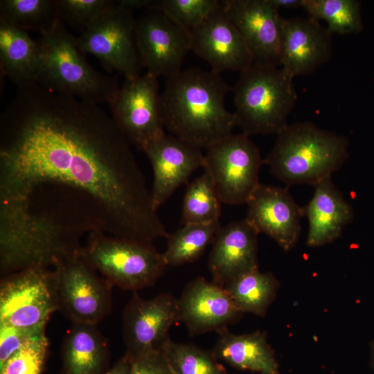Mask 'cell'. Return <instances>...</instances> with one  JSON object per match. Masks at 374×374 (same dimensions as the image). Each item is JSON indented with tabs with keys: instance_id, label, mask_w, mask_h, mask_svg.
Segmentation results:
<instances>
[{
	"instance_id": "cell-19",
	"label": "cell",
	"mask_w": 374,
	"mask_h": 374,
	"mask_svg": "<svg viewBox=\"0 0 374 374\" xmlns=\"http://www.w3.org/2000/svg\"><path fill=\"white\" fill-rule=\"evenodd\" d=\"M178 309L179 321L191 335L220 332L243 314L224 287L202 277L186 285L178 299Z\"/></svg>"
},
{
	"instance_id": "cell-17",
	"label": "cell",
	"mask_w": 374,
	"mask_h": 374,
	"mask_svg": "<svg viewBox=\"0 0 374 374\" xmlns=\"http://www.w3.org/2000/svg\"><path fill=\"white\" fill-rule=\"evenodd\" d=\"M245 219L284 251L292 249L301 231L303 208L286 188L260 184L247 202Z\"/></svg>"
},
{
	"instance_id": "cell-39",
	"label": "cell",
	"mask_w": 374,
	"mask_h": 374,
	"mask_svg": "<svg viewBox=\"0 0 374 374\" xmlns=\"http://www.w3.org/2000/svg\"><path fill=\"white\" fill-rule=\"evenodd\" d=\"M276 8L296 9L302 8L303 0H269Z\"/></svg>"
},
{
	"instance_id": "cell-35",
	"label": "cell",
	"mask_w": 374,
	"mask_h": 374,
	"mask_svg": "<svg viewBox=\"0 0 374 374\" xmlns=\"http://www.w3.org/2000/svg\"><path fill=\"white\" fill-rule=\"evenodd\" d=\"M46 326L23 328L0 326V365L26 344L44 334Z\"/></svg>"
},
{
	"instance_id": "cell-33",
	"label": "cell",
	"mask_w": 374,
	"mask_h": 374,
	"mask_svg": "<svg viewBox=\"0 0 374 374\" xmlns=\"http://www.w3.org/2000/svg\"><path fill=\"white\" fill-rule=\"evenodd\" d=\"M48 347L43 334L30 341L0 365V374H42Z\"/></svg>"
},
{
	"instance_id": "cell-24",
	"label": "cell",
	"mask_w": 374,
	"mask_h": 374,
	"mask_svg": "<svg viewBox=\"0 0 374 374\" xmlns=\"http://www.w3.org/2000/svg\"><path fill=\"white\" fill-rule=\"evenodd\" d=\"M218 360L232 367L258 374H278V364L265 333L260 331L235 335L227 329L220 332L212 352Z\"/></svg>"
},
{
	"instance_id": "cell-9",
	"label": "cell",
	"mask_w": 374,
	"mask_h": 374,
	"mask_svg": "<svg viewBox=\"0 0 374 374\" xmlns=\"http://www.w3.org/2000/svg\"><path fill=\"white\" fill-rule=\"evenodd\" d=\"M53 269L57 310L72 323L97 325L109 315L113 286L80 253Z\"/></svg>"
},
{
	"instance_id": "cell-7",
	"label": "cell",
	"mask_w": 374,
	"mask_h": 374,
	"mask_svg": "<svg viewBox=\"0 0 374 374\" xmlns=\"http://www.w3.org/2000/svg\"><path fill=\"white\" fill-rule=\"evenodd\" d=\"M80 255L112 286L133 292L153 286L167 267L152 242L101 231L88 234Z\"/></svg>"
},
{
	"instance_id": "cell-21",
	"label": "cell",
	"mask_w": 374,
	"mask_h": 374,
	"mask_svg": "<svg viewBox=\"0 0 374 374\" xmlns=\"http://www.w3.org/2000/svg\"><path fill=\"white\" fill-rule=\"evenodd\" d=\"M258 234L245 218L220 227L208 263L213 282L224 287L238 276L258 269Z\"/></svg>"
},
{
	"instance_id": "cell-22",
	"label": "cell",
	"mask_w": 374,
	"mask_h": 374,
	"mask_svg": "<svg viewBox=\"0 0 374 374\" xmlns=\"http://www.w3.org/2000/svg\"><path fill=\"white\" fill-rule=\"evenodd\" d=\"M308 221L306 244L319 247L332 242L353 218L351 206L327 178L314 186L313 196L303 208Z\"/></svg>"
},
{
	"instance_id": "cell-30",
	"label": "cell",
	"mask_w": 374,
	"mask_h": 374,
	"mask_svg": "<svg viewBox=\"0 0 374 374\" xmlns=\"http://www.w3.org/2000/svg\"><path fill=\"white\" fill-rule=\"evenodd\" d=\"M221 203L211 177L204 171L186 190L182 206V224L220 222Z\"/></svg>"
},
{
	"instance_id": "cell-32",
	"label": "cell",
	"mask_w": 374,
	"mask_h": 374,
	"mask_svg": "<svg viewBox=\"0 0 374 374\" xmlns=\"http://www.w3.org/2000/svg\"><path fill=\"white\" fill-rule=\"evenodd\" d=\"M217 0H161L157 6L188 31L202 24L220 5Z\"/></svg>"
},
{
	"instance_id": "cell-5",
	"label": "cell",
	"mask_w": 374,
	"mask_h": 374,
	"mask_svg": "<svg viewBox=\"0 0 374 374\" xmlns=\"http://www.w3.org/2000/svg\"><path fill=\"white\" fill-rule=\"evenodd\" d=\"M37 84L56 93L97 105L109 103L119 86L115 76L96 71L60 19L40 34Z\"/></svg>"
},
{
	"instance_id": "cell-4",
	"label": "cell",
	"mask_w": 374,
	"mask_h": 374,
	"mask_svg": "<svg viewBox=\"0 0 374 374\" xmlns=\"http://www.w3.org/2000/svg\"><path fill=\"white\" fill-rule=\"evenodd\" d=\"M263 163L287 185L315 186L331 177L348 158L346 136L310 121L287 125L278 134Z\"/></svg>"
},
{
	"instance_id": "cell-20",
	"label": "cell",
	"mask_w": 374,
	"mask_h": 374,
	"mask_svg": "<svg viewBox=\"0 0 374 374\" xmlns=\"http://www.w3.org/2000/svg\"><path fill=\"white\" fill-rule=\"evenodd\" d=\"M332 55V35L310 17L285 19L280 67L291 78L314 72Z\"/></svg>"
},
{
	"instance_id": "cell-3",
	"label": "cell",
	"mask_w": 374,
	"mask_h": 374,
	"mask_svg": "<svg viewBox=\"0 0 374 374\" xmlns=\"http://www.w3.org/2000/svg\"><path fill=\"white\" fill-rule=\"evenodd\" d=\"M230 89L220 75L198 68L181 70L167 78L161 94L164 127L170 134L207 149L232 134L233 113L224 106Z\"/></svg>"
},
{
	"instance_id": "cell-6",
	"label": "cell",
	"mask_w": 374,
	"mask_h": 374,
	"mask_svg": "<svg viewBox=\"0 0 374 374\" xmlns=\"http://www.w3.org/2000/svg\"><path fill=\"white\" fill-rule=\"evenodd\" d=\"M293 80L280 67L254 62L240 72L233 114L242 134H277L288 125L298 98Z\"/></svg>"
},
{
	"instance_id": "cell-11",
	"label": "cell",
	"mask_w": 374,
	"mask_h": 374,
	"mask_svg": "<svg viewBox=\"0 0 374 374\" xmlns=\"http://www.w3.org/2000/svg\"><path fill=\"white\" fill-rule=\"evenodd\" d=\"M57 310L52 268L33 267L1 278L0 326L46 325Z\"/></svg>"
},
{
	"instance_id": "cell-2",
	"label": "cell",
	"mask_w": 374,
	"mask_h": 374,
	"mask_svg": "<svg viewBox=\"0 0 374 374\" xmlns=\"http://www.w3.org/2000/svg\"><path fill=\"white\" fill-rule=\"evenodd\" d=\"M95 231L104 232L96 206L64 185L42 183L0 197L1 278L28 267L53 269L78 255L82 237Z\"/></svg>"
},
{
	"instance_id": "cell-36",
	"label": "cell",
	"mask_w": 374,
	"mask_h": 374,
	"mask_svg": "<svg viewBox=\"0 0 374 374\" xmlns=\"http://www.w3.org/2000/svg\"><path fill=\"white\" fill-rule=\"evenodd\" d=\"M130 360L131 374H174L161 348L152 350Z\"/></svg>"
},
{
	"instance_id": "cell-31",
	"label": "cell",
	"mask_w": 374,
	"mask_h": 374,
	"mask_svg": "<svg viewBox=\"0 0 374 374\" xmlns=\"http://www.w3.org/2000/svg\"><path fill=\"white\" fill-rule=\"evenodd\" d=\"M174 374H229L212 353L168 337L160 347Z\"/></svg>"
},
{
	"instance_id": "cell-29",
	"label": "cell",
	"mask_w": 374,
	"mask_h": 374,
	"mask_svg": "<svg viewBox=\"0 0 374 374\" xmlns=\"http://www.w3.org/2000/svg\"><path fill=\"white\" fill-rule=\"evenodd\" d=\"M308 17L324 20L332 35L359 33L363 28L360 3L355 0H303Z\"/></svg>"
},
{
	"instance_id": "cell-37",
	"label": "cell",
	"mask_w": 374,
	"mask_h": 374,
	"mask_svg": "<svg viewBox=\"0 0 374 374\" xmlns=\"http://www.w3.org/2000/svg\"><path fill=\"white\" fill-rule=\"evenodd\" d=\"M105 374H131L130 360L127 355L122 356Z\"/></svg>"
},
{
	"instance_id": "cell-27",
	"label": "cell",
	"mask_w": 374,
	"mask_h": 374,
	"mask_svg": "<svg viewBox=\"0 0 374 374\" xmlns=\"http://www.w3.org/2000/svg\"><path fill=\"white\" fill-rule=\"evenodd\" d=\"M220 223L186 224L167 236V247L163 253L167 266H178L198 259L209 244L213 243Z\"/></svg>"
},
{
	"instance_id": "cell-1",
	"label": "cell",
	"mask_w": 374,
	"mask_h": 374,
	"mask_svg": "<svg viewBox=\"0 0 374 374\" xmlns=\"http://www.w3.org/2000/svg\"><path fill=\"white\" fill-rule=\"evenodd\" d=\"M130 144L98 105L36 82L18 87L0 116V197L62 184L93 201L105 233L152 243L166 238Z\"/></svg>"
},
{
	"instance_id": "cell-18",
	"label": "cell",
	"mask_w": 374,
	"mask_h": 374,
	"mask_svg": "<svg viewBox=\"0 0 374 374\" xmlns=\"http://www.w3.org/2000/svg\"><path fill=\"white\" fill-rule=\"evenodd\" d=\"M143 152L152 168L151 195L157 211L196 170L203 168L204 162L201 149L166 133L151 142Z\"/></svg>"
},
{
	"instance_id": "cell-28",
	"label": "cell",
	"mask_w": 374,
	"mask_h": 374,
	"mask_svg": "<svg viewBox=\"0 0 374 374\" xmlns=\"http://www.w3.org/2000/svg\"><path fill=\"white\" fill-rule=\"evenodd\" d=\"M0 19L27 32L42 34L60 19L57 0H1Z\"/></svg>"
},
{
	"instance_id": "cell-40",
	"label": "cell",
	"mask_w": 374,
	"mask_h": 374,
	"mask_svg": "<svg viewBox=\"0 0 374 374\" xmlns=\"http://www.w3.org/2000/svg\"><path fill=\"white\" fill-rule=\"evenodd\" d=\"M370 366L374 373V339L370 344Z\"/></svg>"
},
{
	"instance_id": "cell-25",
	"label": "cell",
	"mask_w": 374,
	"mask_h": 374,
	"mask_svg": "<svg viewBox=\"0 0 374 374\" xmlns=\"http://www.w3.org/2000/svg\"><path fill=\"white\" fill-rule=\"evenodd\" d=\"M39 45L27 31L0 19V69L17 87L35 82Z\"/></svg>"
},
{
	"instance_id": "cell-23",
	"label": "cell",
	"mask_w": 374,
	"mask_h": 374,
	"mask_svg": "<svg viewBox=\"0 0 374 374\" xmlns=\"http://www.w3.org/2000/svg\"><path fill=\"white\" fill-rule=\"evenodd\" d=\"M97 325L72 323L61 349L63 374H105L110 350Z\"/></svg>"
},
{
	"instance_id": "cell-8",
	"label": "cell",
	"mask_w": 374,
	"mask_h": 374,
	"mask_svg": "<svg viewBox=\"0 0 374 374\" xmlns=\"http://www.w3.org/2000/svg\"><path fill=\"white\" fill-rule=\"evenodd\" d=\"M262 163L260 150L249 136L232 134L206 149L203 168L222 203L238 205L246 204L260 184Z\"/></svg>"
},
{
	"instance_id": "cell-12",
	"label": "cell",
	"mask_w": 374,
	"mask_h": 374,
	"mask_svg": "<svg viewBox=\"0 0 374 374\" xmlns=\"http://www.w3.org/2000/svg\"><path fill=\"white\" fill-rule=\"evenodd\" d=\"M157 78L146 72L125 79L108 103L119 127L141 151L165 133Z\"/></svg>"
},
{
	"instance_id": "cell-34",
	"label": "cell",
	"mask_w": 374,
	"mask_h": 374,
	"mask_svg": "<svg viewBox=\"0 0 374 374\" xmlns=\"http://www.w3.org/2000/svg\"><path fill=\"white\" fill-rule=\"evenodd\" d=\"M116 2L112 0H57L60 18L64 24L82 33L115 6Z\"/></svg>"
},
{
	"instance_id": "cell-41",
	"label": "cell",
	"mask_w": 374,
	"mask_h": 374,
	"mask_svg": "<svg viewBox=\"0 0 374 374\" xmlns=\"http://www.w3.org/2000/svg\"><path fill=\"white\" fill-rule=\"evenodd\" d=\"M278 374H280V373H278Z\"/></svg>"
},
{
	"instance_id": "cell-38",
	"label": "cell",
	"mask_w": 374,
	"mask_h": 374,
	"mask_svg": "<svg viewBox=\"0 0 374 374\" xmlns=\"http://www.w3.org/2000/svg\"><path fill=\"white\" fill-rule=\"evenodd\" d=\"M118 3L120 5L134 10V9H142L145 10L154 6L157 1L152 0H119L117 1Z\"/></svg>"
},
{
	"instance_id": "cell-14",
	"label": "cell",
	"mask_w": 374,
	"mask_h": 374,
	"mask_svg": "<svg viewBox=\"0 0 374 374\" xmlns=\"http://www.w3.org/2000/svg\"><path fill=\"white\" fill-rule=\"evenodd\" d=\"M222 4L253 62L280 67L285 18L278 10L269 0H225Z\"/></svg>"
},
{
	"instance_id": "cell-10",
	"label": "cell",
	"mask_w": 374,
	"mask_h": 374,
	"mask_svg": "<svg viewBox=\"0 0 374 374\" xmlns=\"http://www.w3.org/2000/svg\"><path fill=\"white\" fill-rule=\"evenodd\" d=\"M135 24L133 10L116 3L80 33L76 43L83 53L96 57L107 71L134 78L140 75L141 65Z\"/></svg>"
},
{
	"instance_id": "cell-15",
	"label": "cell",
	"mask_w": 374,
	"mask_h": 374,
	"mask_svg": "<svg viewBox=\"0 0 374 374\" xmlns=\"http://www.w3.org/2000/svg\"><path fill=\"white\" fill-rule=\"evenodd\" d=\"M178 321V299L162 293L144 299L134 292L123 314L125 355L132 359L160 348L170 328Z\"/></svg>"
},
{
	"instance_id": "cell-13",
	"label": "cell",
	"mask_w": 374,
	"mask_h": 374,
	"mask_svg": "<svg viewBox=\"0 0 374 374\" xmlns=\"http://www.w3.org/2000/svg\"><path fill=\"white\" fill-rule=\"evenodd\" d=\"M136 19L135 39L141 65L147 73L167 78L182 70L190 51V33L157 6Z\"/></svg>"
},
{
	"instance_id": "cell-16",
	"label": "cell",
	"mask_w": 374,
	"mask_h": 374,
	"mask_svg": "<svg viewBox=\"0 0 374 374\" xmlns=\"http://www.w3.org/2000/svg\"><path fill=\"white\" fill-rule=\"evenodd\" d=\"M190 51L205 60L212 71L240 73L253 63L245 41L229 17L222 1L199 26L189 31Z\"/></svg>"
},
{
	"instance_id": "cell-26",
	"label": "cell",
	"mask_w": 374,
	"mask_h": 374,
	"mask_svg": "<svg viewBox=\"0 0 374 374\" xmlns=\"http://www.w3.org/2000/svg\"><path fill=\"white\" fill-rule=\"evenodd\" d=\"M278 286L272 274L257 269L238 276L224 288L242 313L263 317L275 299Z\"/></svg>"
}]
</instances>
